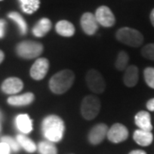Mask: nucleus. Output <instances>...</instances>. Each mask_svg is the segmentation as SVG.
<instances>
[{
  "mask_svg": "<svg viewBox=\"0 0 154 154\" xmlns=\"http://www.w3.org/2000/svg\"><path fill=\"white\" fill-rule=\"evenodd\" d=\"M43 52V45L31 40L22 41L17 45V53L19 57L26 59L35 58Z\"/></svg>",
  "mask_w": 154,
  "mask_h": 154,
  "instance_id": "20e7f679",
  "label": "nucleus"
},
{
  "mask_svg": "<svg viewBox=\"0 0 154 154\" xmlns=\"http://www.w3.org/2000/svg\"><path fill=\"white\" fill-rule=\"evenodd\" d=\"M108 133V127L105 123H99L94 126L88 135V140L93 145H99L101 143Z\"/></svg>",
  "mask_w": 154,
  "mask_h": 154,
  "instance_id": "9b49d317",
  "label": "nucleus"
},
{
  "mask_svg": "<svg viewBox=\"0 0 154 154\" xmlns=\"http://www.w3.org/2000/svg\"><path fill=\"white\" fill-rule=\"evenodd\" d=\"M34 100V95L32 93L11 96L8 99V103L13 106H25L30 105Z\"/></svg>",
  "mask_w": 154,
  "mask_h": 154,
  "instance_id": "4468645a",
  "label": "nucleus"
},
{
  "mask_svg": "<svg viewBox=\"0 0 154 154\" xmlns=\"http://www.w3.org/2000/svg\"><path fill=\"white\" fill-rule=\"evenodd\" d=\"M0 1H2V0H0Z\"/></svg>",
  "mask_w": 154,
  "mask_h": 154,
  "instance_id": "f704fd0d",
  "label": "nucleus"
},
{
  "mask_svg": "<svg viewBox=\"0 0 154 154\" xmlns=\"http://www.w3.org/2000/svg\"><path fill=\"white\" fill-rule=\"evenodd\" d=\"M134 122H135V124L139 128V129H142V130H146V131L152 130L151 116L147 111L141 110V111L138 112L134 116Z\"/></svg>",
  "mask_w": 154,
  "mask_h": 154,
  "instance_id": "ddd939ff",
  "label": "nucleus"
},
{
  "mask_svg": "<svg viewBox=\"0 0 154 154\" xmlns=\"http://www.w3.org/2000/svg\"><path fill=\"white\" fill-rule=\"evenodd\" d=\"M42 132L51 142H58L63 139L64 133V122L59 116L51 115L46 116L42 122Z\"/></svg>",
  "mask_w": 154,
  "mask_h": 154,
  "instance_id": "f257e3e1",
  "label": "nucleus"
},
{
  "mask_svg": "<svg viewBox=\"0 0 154 154\" xmlns=\"http://www.w3.org/2000/svg\"><path fill=\"white\" fill-rule=\"evenodd\" d=\"M49 69V61L46 58H38L35 61V63L31 67L30 69V75L31 77L36 80L40 81L44 79Z\"/></svg>",
  "mask_w": 154,
  "mask_h": 154,
  "instance_id": "1a4fd4ad",
  "label": "nucleus"
},
{
  "mask_svg": "<svg viewBox=\"0 0 154 154\" xmlns=\"http://www.w3.org/2000/svg\"><path fill=\"white\" fill-rule=\"evenodd\" d=\"M38 147L40 154H57V149L55 145L49 140L39 142Z\"/></svg>",
  "mask_w": 154,
  "mask_h": 154,
  "instance_id": "5701e85b",
  "label": "nucleus"
},
{
  "mask_svg": "<svg viewBox=\"0 0 154 154\" xmlns=\"http://www.w3.org/2000/svg\"><path fill=\"white\" fill-rule=\"evenodd\" d=\"M6 22L3 19H0V38H3L5 33Z\"/></svg>",
  "mask_w": 154,
  "mask_h": 154,
  "instance_id": "c85d7f7f",
  "label": "nucleus"
},
{
  "mask_svg": "<svg viewBox=\"0 0 154 154\" xmlns=\"http://www.w3.org/2000/svg\"><path fill=\"white\" fill-rule=\"evenodd\" d=\"M11 147L5 142H0V154H10L11 153Z\"/></svg>",
  "mask_w": 154,
  "mask_h": 154,
  "instance_id": "cd10ccee",
  "label": "nucleus"
},
{
  "mask_svg": "<svg viewBox=\"0 0 154 154\" xmlns=\"http://www.w3.org/2000/svg\"><path fill=\"white\" fill-rule=\"evenodd\" d=\"M51 22L48 18H42L33 27V35L38 38L44 37L45 35L51 30Z\"/></svg>",
  "mask_w": 154,
  "mask_h": 154,
  "instance_id": "a211bd4d",
  "label": "nucleus"
},
{
  "mask_svg": "<svg viewBox=\"0 0 154 154\" xmlns=\"http://www.w3.org/2000/svg\"><path fill=\"white\" fill-rule=\"evenodd\" d=\"M134 140L137 144L142 146H147L153 140V135L151 131L137 129L134 133Z\"/></svg>",
  "mask_w": 154,
  "mask_h": 154,
  "instance_id": "f3484780",
  "label": "nucleus"
},
{
  "mask_svg": "<svg viewBox=\"0 0 154 154\" xmlns=\"http://www.w3.org/2000/svg\"><path fill=\"white\" fill-rule=\"evenodd\" d=\"M1 141L8 144L11 150H13L14 152H17V151L20 150V145L17 142V140H14L13 138L10 137V136H4V137H2Z\"/></svg>",
  "mask_w": 154,
  "mask_h": 154,
  "instance_id": "a878e982",
  "label": "nucleus"
},
{
  "mask_svg": "<svg viewBox=\"0 0 154 154\" xmlns=\"http://www.w3.org/2000/svg\"><path fill=\"white\" fill-rule=\"evenodd\" d=\"M116 38L128 46L139 47L143 43L144 37L139 31L131 28H122L116 32Z\"/></svg>",
  "mask_w": 154,
  "mask_h": 154,
  "instance_id": "7ed1b4c3",
  "label": "nucleus"
},
{
  "mask_svg": "<svg viewBox=\"0 0 154 154\" xmlns=\"http://www.w3.org/2000/svg\"><path fill=\"white\" fill-rule=\"evenodd\" d=\"M129 154H146V152L142 150H134V151H132Z\"/></svg>",
  "mask_w": 154,
  "mask_h": 154,
  "instance_id": "7c9ffc66",
  "label": "nucleus"
},
{
  "mask_svg": "<svg viewBox=\"0 0 154 154\" xmlns=\"http://www.w3.org/2000/svg\"><path fill=\"white\" fill-rule=\"evenodd\" d=\"M23 88V82L22 80L17 77H11L6 79L2 84V91L7 94H16L21 92Z\"/></svg>",
  "mask_w": 154,
  "mask_h": 154,
  "instance_id": "f8f14e48",
  "label": "nucleus"
},
{
  "mask_svg": "<svg viewBox=\"0 0 154 154\" xmlns=\"http://www.w3.org/2000/svg\"><path fill=\"white\" fill-rule=\"evenodd\" d=\"M20 3L22 11L29 15L34 13L40 5L39 0H20Z\"/></svg>",
  "mask_w": 154,
  "mask_h": 154,
  "instance_id": "412c9836",
  "label": "nucleus"
},
{
  "mask_svg": "<svg viewBox=\"0 0 154 154\" xmlns=\"http://www.w3.org/2000/svg\"><path fill=\"white\" fill-rule=\"evenodd\" d=\"M8 17L11 18V20H13L14 22L17 23L18 28H19V30H20V33H22V35L27 33V32H28V25L25 22V20L23 19V17L19 13L11 12V13H9Z\"/></svg>",
  "mask_w": 154,
  "mask_h": 154,
  "instance_id": "4be33fe9",
  "label": "nucleus"
},
{
  "mask_svg": "<svg viewBox=\"0 0 154 154\" xmlns=\"http://www.w3.org/2000/svg\"><path fill=\"white\" fill-rule=\"evenodd\" d=\"M81 25L83 31L88 35H94L99 28V23L94 14L88 12L83 14L81 18Z\"/></svg>",
  "mask_w": 154,
  "mask_h": 154,
  "instance_id": "9d476101",
  "label": "nucleus"
},
{
  "mask_svg": "<svg viewBox=\"0 0 154 154\" xmlns=\"http://www.w3.org/2000/svg\"><path fill=\"white\" fill-rule=\"evenodd\" d=\"M139 80V69L136 66H128L126 69L123 76V82L128 88L134 87Z\"/></svg>",
  "mask_w": 154,
  "mask_h": 154,
  "instance_id": "dca6fc26",
  "label": "nucleus"
},
{
  "mask_svg": "<svg viewBox=\"0 0 154 154\" xmlns=\"http://www.w3.org/2000/svg\"><path fill=\"white\" fill-rule=\"evenodd\" d=\"M146 108L151 111H154V99H150L146 103Z\"/></svg>",
  "mask_w": 154,
  "mask_h": 154,
  "instance_id": "c756f323",
  "label": "nucleus"
},
{
  "mask_svg": "<svg viewBox=\"0 0 154 154\" xmlns=\"http://www.w3.org/2000/svg\"><path fill=\"white\" fill-rule=\"evenodd\" d=\"M95 17L98 23L105 28H110L115 24V17L110 8L107 6L99 7L95 13Z\"/></svg>",
  "mask_w": 154,
  "mask_h": 154,
  "instance_id": "0eeeda50",
  "label": "nucleus"
},
{
  "mask_svg": "<svg viewBox=\"0 0 154 154\" xmlns=\"http://www.w3.org/2000/svg\"><path fill=\"white\" fill-rule=\"evenodd\" d=\"M2 117H3V116H2V113H1V111H0V120L2 119Z\"/></svg>",
  "mask_w": 154,
  "mask_h": 154,
  "instance_id": "72a5a7b5",
  "label": "nucleus"
},
{
  "mask_svg": "<svg viewBox=\"0 0 154 154\" xmlns=\"http://www.w3.org/2000/svg\"><path fill=\"white\" fill-rule=\"evenodd\" d=\"M86 82L89 89L95 94H102L105 91V79L96 69L88 70L86 75Z\"/></svg>",
  "mask_w": 154,
  "mask_h": 154,
  "instance_id": "423d86ee",
  "label": "nucleus"
},
{
  "mask_svg": "<svg viewBox=\"0 0 154 154\" xmlns=\"http://www.w3.org/2000/svg\"><path fill=\"white\" fill-rule=\"evenodd\" d=\"M141 54L145 58L154 60V44L146 45L141 51Z\"/></svg>",
  "mask_w": 154,
  "mask_h": 154,
  "instance_id": "bb28decb",
  "label": "nucleus"
},
{
  "mask_svg": "<svg viewBox=\"0 0 154 154\" xmlns=\"http://www.w3.org/2000/svg\"><path fill=\"white\" fill-rule=\"evenodd\" d=\"M150 19H151V22H152V24L153 25L154 27V9L151 12V15H150Z\"/></svg>",
  "mask_w": 154,
  "mask_h": 154,
  "instance_id": "2f4dec72",
  "label": "nucleus"
},
{
  "mask_svg": "<svg viewBox=\"0 0 154 154\" xmlns=\"http://www.w3.org/2000/svg\"><path fill=\"white\" fill-rule=\"evenodd\" d=\"M4 59H5V54H4V52L0 50V63L3 62Z\"/></svg>",
  "mask_w": 154,
  "mask_h": 154,
  "instance_id": "473e14b6",
  "label": "nucleus"
},
{
  "mask_svg": "<svg viewBox=\"0 0 154 154\" xmlns=\"http://www.w3.org/2000/svg\"><path fill=\"white\" fill-rule=\"evenodd\" d=\"M75 81V74L70 69H63L57 72L51 78L50 89L56 94H63L71 88Z\"/></svg>",
  "mask_w": 154,
  "mask_h": 154,
  "instance_id": "f03ea898",
  "label": "nucleus"
},
{
  "mask_svg": "<svg viewBox=\"0 0 154 154\" xmlns=\"http://www.w3.org/2000/svg\"><path fill=\"white\" fill-rule=\"evenodd\" d=\"M56 31L61 36L71 37L75 34V29L71 22L63 20V21H59L56 24Z\"/></svg>",
  "mask_w": 154,
  "mask_h": 154,
  "instance_id": "6ab92c4d",
  "label": "nucleus"
},
{
  "mask_svg": "<svg viewBox=\"0 0 154 154\" xmlns=\"http://www.w3.org/2000/svg\"><path fill=\"white\" fill-rule=\"evenodd\" d=\"M129 60L128 55L125 51H120L117 56V58L116 61L115 66L118 70H123L125 69L128 66V63Z\"/></svg>",
  "mask_w": 154,
  "mask_h": 154,
  "instance_id": "b1692460",
  "label": "nucleus"
},
{
  "mask_svg": "<svg viewBox=\"0 0 154 154\" xmlns=\"http://www.w3.org/2000/svg\"><path fill=\"white\" fill-rule=\"evenodd\" d=\"M107 137L113 143H120L126 140L128 137V128L121 123H115L107 133Z\"/></svg>",
  "mask_w": 154,
  "mask_h": 154,
  "instance_id": "6e6552de",
  "label": "nucleus"
},
{
  "mask_svg": "<svg viewBox=\"0 0 154 154\" xmlns=\"http://www.w3.org/2000/svg\"><path fill=\"white\" fill-rule=\"evenodd\" d=\"M17 140L20 145V146H22V148L26 150L28 152H30V153L34 152L37 149V146L33 140L27 136H25L24 134H18L17 136Z\"/></svg>",
  "mask_w": 154,
  "mask_h": 154,
  "instance_id": "aec40b11",
  "label": "nucleus"
},
{
  "mask_svg": "<svg viewBox=\"0 0 154 154\" xmlns=\"http://www.w3.org/2000/svg\"><path fill=\"white\" fill-rule=\"evenodd\" d=\"M16 125L22 134H29L33 130V121L27 114L17 116L16 118Z\"/></svg>",
  "mask_w": 154,
  "mask_h": 154,
  "instance_id": "2eb2a0df",
  "label": "nucleus"
},
{
  "mask_svg": "<svg viewBox=\"0 0 154 154\" xmlns=\"http://www.w3.org/2000/svg\"><path fill=\"white\" fill-rule=\"evenodd\" d=\"M100 106V101L97 97L94 95L86 96L82 103V115L86 120H93L99 114Z\"/></svg>",
  "mask_w": 154,
  "mask_h": 154,
  "instance_id": "39448f33",
  "label": "nucleus"
},
{
  "mask_svg": "<svg viewBox=\"0 0 154 154\" xmlns=\"http://www.w3.org/2000/svg\"><path fill=\"white\" fill-rule=\"evenodd\" d=\"M144 78L149 87L154 89V68H146L144 71Z\"/></svg>",
  "mask_w": 154,
  "mask_h": 154,
  "instance_id": "393cba45",
  "label": "nucleus"
}]
</instances>
